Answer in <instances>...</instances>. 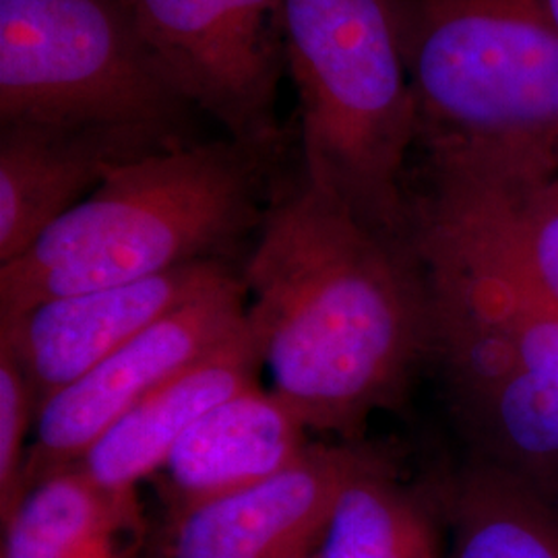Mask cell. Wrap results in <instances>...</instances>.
Masks as SVG:
<instances>
[{
    "label": "cell",
    "mask_w": 558,
    "mask_h": 558,
    "mask_svg": "<svg viewBox=\"0 0 558 558\" xmlns=\"http://www.w3.org/2000/svg\"><path fill=\"white\" fill-rule=\"evenodd\" d=\"M240 276L271 389L311 433L362 439L433 356V299L414 244L304 179L265 209Z\"/></svg>",
    "instance_id": "obj_1"
},
{
    "label": "cell",
    "mask_w": 558,
    "mask_h": 558,
    "mask_svg": "<svg viewBox=\"0 0 558 558\" xmlns=\"http://www.w3.org/2000/svg\"><path fill=\"white\" fill-rule=\"evenodd\" d=\"M263 149L228 137L122 163L25 253L0 265V319L46 300L223 259L265 216Z\"/></svg>",
    "instance_id": "obj_2"
},
{
    "label": "cell",
    "mask_w": 558,
    "mask_h": 558,
    "mask_svg": "<svg viewBox=\"0 0 558 558\" xmlns=\"http://www.w3.org/2000/svg\"><path fill=\"white\" fill-rule=\"evenodd\" d=\"M433 160L558 172V29L538 0H396Z\"/></svg>",
    "instance_id": "obj_3"
},
{
    "label": "cell",
    "mask_w": 558,
    "mask_h": 558,
    "mask_svg": "<svg viewBox=\"0 0 558 558\" xmlns=\"http://www.w3.org/2000/svg\"><path fill=\"white\" fill-rule=\"evenodd\" d=\"M304 180L387 232L405 228L401 172L420 137L396 0H283Z\"/></svg>",
    "instance_id": "obj_4"
},
{
    "label": "cell",
    "mask_w": 558,
    "mask_h": 558,
    "mask_svg": "<svg viewBox=\"0 0 558 558\" xmlns=\"http://www.w3.org/2000/svg\"><path fill=\"white\" fill-rule=\"evenodd\" d=\"M418 257L433 299V356L474 459L558 499L557 311L493 274Z\"/></svg>",
    "instance_id": "obj_5"
},
{
    "label": "cell",
    "mask_w": 558,
    "mask_h": 558,
    "mask_svg": "<svg viewBox=\"0 0 558 558\" xmlns=\"http://www.w3.org/2000/svg\"><path fill=\"white\" fill-rule=\"evenodd\" d=\"M191 110L124 0H0V124L119 126L182 141Z\"/></svg>",
    "instance_id": "obj_6"
},
{
    "label": "cell",
    "mask_w": 558,
    "mask_h": 558,
    "mask_svg": "<svg viewBox=\"0 0 558 558\" xmlns=\"http://www.w3.org/2000/svg\"><path fill=\"white\" fill-rule=\"evenodd\" d=\"M168 77L232 140H276L283 0H124Z\"/></svg>",
    "instance_id": "obj_7"
},
{
    "label": "cell",
    "mask_w": 558,
    "mask_h": 558,
    "mask_svg": "<svg viewBox=\"0 0 558 558\" xmlns=\"http://www.w3.org/2000/svg\"><path fill=\"white\" fill-rule=\"evenodd\" d=\"M244 329L246 288L242 276L232 271L50 396L34 422L23 495L41 478L80 463L92 445L141 399Z\"/></svg>",
    "instance_id": "obj_8"
},
{
    "label": "cell",
    "mask_w": 558,
    "mask_h": 558,
    "mask_svg": "<svg viewBox=\"0 0 558 558\" xmlns=\"http://www.w3.org/2000/svg\"><path fill=\"white\" fill-rule=\"evenodd\" d=\"M412 244L505 279L558 313V172L433 160Z\"/></svg>",
    "instance_id": "obj_9"
},
{
    "label": "cell",
    "mask_w": 558,
    "mask_h": 558,
    "mask_svg": "<svg viewBox=\"0 0 558 558\" xmlns=\"http://www.w3.org/2000/svg\"><path fill=\"white\" fill-rule=\"evenodd\" d=\"M230 274L223 259L197 260L154 278L46 300L0 319V345L20 362L40 408L50 396Z\"/></svg>",
    "instance_id": "obj_10"
},
{
    "label": "cell",
    "mask_w": 558,
    "mask_h": 558,
    "mask_svg": "<svg viewBox=\"0 0 558 558\" xmlns=\"http://www.w3.org/2000/svg\"><path fill=\"white\" fill-rule=\"evenodd\" d=\"M362 440L308 445L288 468L179 515L168 558H306L320 546Z\"/></svg>",
    "instance_id": "obj_11"
},
{
    "label": "cell",
    "mask_w": 558,
    "mask_h": 558,
    "mask_svg": "<svg viewBox=\"0 0 558 558\" xmlns=\"http://www.w3.org/2000/svg\"><path fill=\"white\" fill-rule=\"evenodd\" d=\"M179 143L119 126L0 124V265L25 253L122 163Z\"/></svg>",
    "instance_id": "obj_12"
},
{
    "label": "cell",
    "mask_w": 558,
    "mask_h": 558,
    "mask_svg": "<svg viewBox=\"0 0 558 558\" xmlns=\"http://www.w3.org/2000/svg\"><path fill=\"white\" fill-rule=\"evenodd\" d=\"M308 433L299 414L259 383L221 401L161 468L174 515L278 474L306 451Z\"/></svg>",
    "instance_id": "obj_13"
},
{
    "label": "cell",
    "mask_w": 558,
    "mask_h": 558,
    "mask_svg": "<svg viewBox=\"0 0 558 558\" xmlns=\"http://www.w3.org/2000/svg\"><path fill=\"white\" fill-rule=\"evenodd\" d=\"M263 366L248 323L236 338L166 380L110 426L80 465L104 486L133 490L161 472L182 437L211 408L257 385Z\"/></svg>",
    "instance_id": "obj_14"
},
{
    "label": "cell",
    "mask_w": 558,
    "mask_h": 558,
    "mask_svg": "<svg viewBox=\"0 0 558 558\" xmlns=\"http://www.w3.org/2000/svg\"><path fill=\"white\" fill-rule=\"evenodd\" d=\"M442 499L362 445L320 542V558H447Z\"/></svg>",
    "instance_id": "obj_15"
},
{
    "label": "cell",
    "mask_w": 558,
    "mask_h": 558,
    "mask_svg": "<svg viewBox=\"0 0 558 558\" xmlns=\"http://www.w3.org/2000/svg\"><path fill=\"white\" fill-rule=\"evenodd\" d=\"M447 558H558V499L472 461L440 490Z\"/></svg>",
    "instance_id": "obj_16"
},
{
    "label": "cell",
    "mask_w": 558,
    "mask_h": 558,
    "mask_svg": "<svg viewBox=\"0 0 558 558\" xmlns=\"http://www.w3.org/2000/svg\"><path fill=\"white\" fill-rule=\"evenodd\" d=\"M137 519L133 490H114L80 463L34 484L2 523V557L59 558L101 538H117Z\"/></svg>",
    "instance_id": "obj_17"
},
{
    "label": "cell",
    "mask_w": 558,
    "mask_h": 558,
    "mask_svg": "<svg viewBox=\"0 0 558 558\" xmlns=\"http://www.w3.org/2000/svg\"><path fill=\"white\" fill-rule=\"evenodd\" d=\"M38 405L20 362L0 345V518L13 515L23 497L25 439Z\"/></svg>",
    "instance_id": "obj_18"
},
{
    "label": "cell",
    "mask_w": 558,
    "mask_h": 558,
    "mask_svg": "<svg viewBox=\"0 0 558 558\" xmlns=\"http://www.w3.org/2000/svg\"><path fill=\"white\" fill-rule=\"evenodd\" d=\"M538 2L542 4V9L546 11L548 20L553 21L558 29V0H538Z\"/></svg>",
    "instance_id": "obj_19"
},
{
    "label": "cell",
    "mask_w": 558,
    "mask_h": 558,
    "mask_svg": "<svg viewBox=\"0 0 558 558\" xmlns=\"http://www.w3.org/2000/svg\"><path fill=\"white\" fill-rule=\"evenodd\" d=\"M306 558H313V557H306Z\"/></svg>",
    "instance_id": "obj_20"
}]
</instances>
